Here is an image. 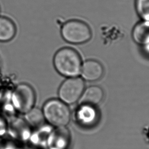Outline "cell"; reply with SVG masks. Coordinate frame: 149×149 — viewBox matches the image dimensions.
<instances>
[{
	"label": "cell",
	"mask_w": 149,
	"mask_h": 149,
	"mask_svg": "<svg viewBox=\"0 0 149 149\" xmlns=\"http://www.w3.org/2000/svg\"><path fill=\"white\" fill-rule=\"evenodd\" d=\"M145 49L148 50V52H149V45H148L145 47Z\"/></svg>",
	"instance_id": "cell-13"
},
{
	"label": "cell",
	"mask_w": 149,
	"mask_h": 149,
	"mask_svg": "<svg viewBox=\"0 0 149 149\" xmlns=\"http://www.w3.org/2000/svg\"><path fill=\"white\" fill-rule=\"evenodd\" d=\"M35 98L34 92L32 88L26 84H20L13 93L12 101L18 111L27 113L32 109Z\"/></svg>",
	"instance_id": "cell-5"
},
{
	"label": "cell",
	"mask_w": 149,
	"mask_h": 149,
	"mask_svg": "<svg viewBox=\"0 0 149 149\" xmlns=\"http://www.w3.org/2000/svg\"><path fill=\"white\" fill-rule=\"evenodd\" d=\"M104 97L103 90L98 86H91L83 91L81 96V105L87 104L95 106L102 100Z\"/></svg>",
	"instance_id": "cell-7"
},
{
	"label": "cell",
	"mask_w": 149,
	"mask_h": 149,
	"mask_svg": "<svg viewBox=\"0 0 149 149\" xmlns=\"http://www.w3.org/2000/svg\"><path fill=\"white\" fill-rule=\"evenodd\" d=\"M135 8L142 20L149 22V0H136Z\"/></svg>",
	"instance_id": "cell-12"
},
{
	"label": "cell",
	"mask_w": 149,
	"mask_h": 149,
	"mask_svg": "<svg viewBox=\"0 0 149 149\" xmlns=\"http://www.w3.org/2000/svg\"><path fill=\"white\" fill-rule=\"evenodd\" d=\"M61 33L65 40L74 44L86 42L91 37V31L89 25L76 19L65 22Z\"/></svg>",
	"instance_id": "cell-3"
},
{
	"label": "cell",
	"mask_w": 149,
	"mask_h": 149,
	"mask_svg": "<svg viewBox=\"0 0 149 149\" xmlns=\"http://www.w3.org/2000/svg\"><path fill=\"white\" fill-rule=\"evenodd\" d=\"M132 38L138 45L145 47L149 45V22L142 20L135 25Z\"/></svg>",
	"instance_id": "cell-8"
},
{
	"label": "cell",
	"mask_w": 149,
	"mask_h": 149,
	"mask_svg": "<svg viewBox=\"0 0 149 149\" xmlns=\"http://www.w3.org/2000/svg\"><path fill=\"white\" fill-rule=\"evenodd\" d=\"M26 118L28 123L33 126H39L44 122V115L40 109L32 108L26 113Z\"/></svg>",
	"instance_id": "cell-11"
},
{
	"label": "cell",
	"mask_w": 149,
	"mask_h": 149,
	"mask_svg": "<svg viewBox=\"0 0 149 149\" xmlns=\"http://www.w3.org/2000/svg\"><path fill=\"white\" fill-rule=\"evenodd\" d=\"M43 113L45 119L57 127H64L71 118L70 111L67 105L56 99L49 100L44 104Z\"/></svg>",
	"instance_id": "cell-2"
},
{
	"label": "cell",
	"mask_w": 149,
	"mask_h": 149,
	"mask_svg": "<svg viewBox=\"0 0 149 149\" xmlns=\"http://www.w3.org/2000/svg\"><path fill=\"white\" fill-rule=\"evenodd\" d=\"M103 72V66L96 61H86L82 65L81 75L83 78L86 81L99 80L102 77Z\"/></svg>",
	"instance_id": "cell-6"
},
{
	"label": "cell",
	"mask_w": 149,
	"mask_h": 149,
	"mask_svg": "<svg viewBox=\"0 0 149 149\" xmlns=\"http://www.w3.org/2000/svg\"><path fill=\"white\" fill-rule=\"evenodd\" d=\"M79 121L85 125H92L97 121L98 113L94 106L90 105H81L78 111Z\"/></svg>",
	"instance_id": "cell-9"
},
{
	"label": "cell",
	"mask_w": 149,
	"mask_h": 149,
	"mask_svg": "<svg viewBox=\"0 0 149 149\" xmlns=\"http://www.w3.org/2000/svg\"><path fill=\"white\" fill-rule=\"evenodd\" d=\"M84 90L82 79L74 77L65 81L59 90L61 100L67 104H73L80 98Z\"/></svg>",
	"instance_id": "cell-4"
},
{
	"label": "cell",
	"mask_w": 149,
	"mask_h": 149,
	"mask_svg": "<svg viewBox=\"0 0 149 149\" xmlns=\"http://www.w3.org/2000/svg\"><path fill=\"white\" fill-rule=\"evenodd\" d=\"M54 64L60 74L69 77L79 74L82 65L78 53L70 48H63L57 52L55 55Z\"/></svg>",
	"instance_id": "cell-1"
},
{
	"label": "cell",
	"mask_w": 149,
	"mask_h": 149,
	"mask_svg": "<svg viewBox=\"0 0 149 149\" xmlns=\"http://www.w3.org/2000/svg\"><path fill=\"white\" fill-rule=\"evenodd\" d=\"M16 27L12 20L0 16V41H7L12 39L16 33Z\"/></svg>",
	"instance_id": "cell-10"
}]
</instances>
